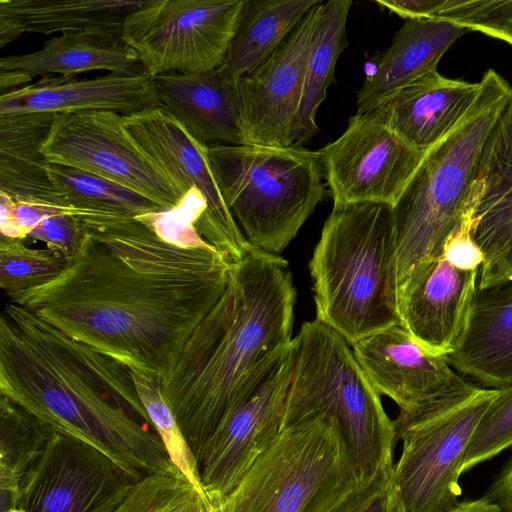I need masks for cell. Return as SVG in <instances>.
Segmentation results:
<instances>
[{
	"mask_svg": "<svg viewBox=\"0 0 512 512\" xmlns=\"http://www.w3.org/2000/svg\"><path fill=\"white\" fill-rule=\"evenodd\" d=\"M80 219L84 237L64 270L9 302L161 387L225 293L233 262L213 246L168 243L132 216Z\"/></svg>",
	"mask_w": 512,
	"mask_h": 512,
	"instance_id": "1",
	"label": "cell"
},
{
	"mask_svg": "<svg viewBox=\"0 0 512 512\" xmlns=\"http://www.w3.org/2000/svg\"><path fill=\"white\" fill-rule=\"evenodd\" d=\"M0 393L55 431L145 476L181 474L130 368L11 302L0 316Z\"/></svg>",
	"mask_w": 512,
	"mask_h": 512,
	"instance_id": "2",
	"label": "cell"
},
{
	"mask_svg": "<svg viewBox=\"0 0 512 512\" xmlns=\"http://www.w3.org/2000/svg\"><path fill=\"white\" fill-rule=\"evenodd\" d=\"M295 302L283 257L253 249L233 262L225 293L160 387L195 457L259 366L292 342Z\"/></svg>",
	"mask_w": 512,
	"mask_h": 512,
	"instance_id": "3",
	"label": "cell"
},
{
	"mask_svg": "<svg viewBox=\"0 0 512 512\" xmlns=\"http://www.w3.org/2000/svg\"><path fill=\"white\" fill-rule=\"evenodd\" d=\"M479 84L465 117L425 153L392 207L399 302L443 255L446 243L467 219L466 195L482 147L512 98L511 85L493 69Z\"/></svg>",
	"mask_w": 512,
	"mask_h": 512,
	"instance_id": "4",
	"label": "cell"
},
{
	"mask_svg": "<svg viewBox=\"0 0 512 512\" xmlns=\"http://www.w3.org/2000/svg\"><path fill=\"white\" fill-rule=\"evenodd\" d=\"M316 319L350 345L400 323L392 207L333 208L309 263Z\"/></svg>",
	"mask_w": 512,
	"mask_h": 512,
	"instance_id": "5",
	"label": "cell"
},
{
	"mask_svg": "<svg viewBox=\"0 0 512 512\" xmlns=\"http://www.w3.org/2000/svg\"><path fill=\"white\" fill-rule=\"evenodd\" d=\"M294 362L282 430L330 418L339 426L361 481L394 467L395 422L351 345L316 318L293 337Z\"/></svg>",
	"mask_w": 512,
	"mask_h": 512,
	"instance_id": "6",
	"label": "cell"
},
{
	"mask_svg": "<svg viewBox=\"0 0 512 512\" xmlns=\"http://www.w3.org/2000/svg\"><path fill=\"white\" fill-rule=\"evenodd\" d=\"M207 154L228 209L257 250L279 255L325 196L319 154L303 146L211 144Z\"/></svg>",
	"mask_w": 512,
	"mask_h": 512,
	"instance_id": "7",
	"label": "cell"
},
{
	"mask_svg": "<svg viewBox=\"0 0 512 512\" xmlns=\"http://www.w3.org/2000/svg\"><path fill=\"white\" fill-rule=\"evenodd\" d=\"M337 423L284 429L227 497L232 512H332L360 485Z\"/></svg>",
	"mask_w": 512,
	"mask_h": 512,
	"instance_id": "8",
	"label": "cell"
},
{
	"mask_svg": "<svg viewBox=\"0 0 512 512\" xmlns=\"http://www.w3.org/2000/svg\"><path fill=\"white\" fill-rule=\"evenodd\" d=\"M498 389H474L394 421L402 451L393 478L404 512H452L466 449Z\"/></svg>",
	"mask_w": 512,
	"mask_h": 512,
	"instance_id": "9",
	"label": "cell"
},
{
	"mask_svg": "<svg viewBox=\"0 0 512 512\" xmlns=\"http://www.w3.org/2000/svg\"><path fill=\"white\" fill-rule=\"evenodd\" d=\"M245 0H150L125 20L122 39L150 77L221 68Z\"/></svg>",
	"mask_w": 512,
	"mask_h": 512,
	"instance_id": "10",
	"label": "cell"
},
{
	"mask_svg": "<svg viewBox=\"0 0 512 512\" xmlns=\"http://www.w3.org/2000/svg\"><path fill=\"white\" fill-rule=\"evenodd\" d=\"M294 362L292 342L265 360L196 455L209 498L228 497L282 432Z\"/></svg>",
	"mask_w": 512,
	"mask_h": 512,
	"instance_id": "11",
	"label": "cell"
},
{
	"mask_svg": "<svg viewBox=\"0 0 512 512\" xmlns=\"http://www.w3.org/2000/svg\"><path fill=\"white\" fill-rule=\"evenodd\" d=\"M145 475L52 429L20 486L21 512H114Z\"/></svg>",
	"mask_w": 512,
	"mask_h": 512,
	"instance_id": "12",
	"label": "cell"
},
{
	"mask_svg": "<svg viewBox=\"0 0 512 512\" xmlns=\"http://www.w3.org/2000/svg\"><path fill=\"white\" fill-rule=\"evenodd\" d=\"M122 120L107 110L55 114L42 151L50 163L102 176L165 209L175 207L183 195L135 144Z\"/></svg>",
	"mask_w": 512,
	"mask_h": 512,
	"instance_id": "13",
	"label": "cell"
},
{
	"mask_svg": "<svg viewBox=\"0 0 512 512\" xmlns=\"http://www.w3.org/2000/svg\"><path fill=\"white\" fill-rule=\"evenodd\" d=\"M317 152L333 208L363 203L393 207L425 156L371 111L356 112L346 130Z\"/></svg>",
	"mask_w": 512,
	"mask_h": 512,
	"instance_id": "14",
	"label": "cell"
},
{
	"mask_svg": "<svg viewBox=\"0 0 512 512\" xmlns=\"http://www.w3.org/2000/svg\"><path fill=\"white\" fill-rule=\"evenodd\" d=\"M122 124L144 154L184 195L197 188L205 197L206 210L195 228L200 237L231 262L253 248L228 209L212 171L207 148L160 107L122 115Z\"/></svg>",
	"mask_w": 512,
	"mask_h": 512,
	"instance_id": "15",
	"label": "cell"
},
{
	"mask_svg": "<svg viewBox=\"0 0 512 512\" xmlns=\"http://www.w3.org/2000/svg\"><path fill=\"white\" fill-rule=\"evenodd\" d=\"M322 5H314L274 53L237 80L244 144L291 145Z\"/></svg>",
	"mask_w": 512,
	"mask_h": 512,
	"instance_id": "16",
	"label": "cell"
},
{
	"mask_svg": "<svg viewBox=\"0 0 512 512\" xmlns=\"http://www.w3.org/2000/svg\"><path fill=\"white\" fill-rule=\"evenodd\" d=\"M351 347L374 388L393 400L400 413H415L476 387L456 372L447 356L427 349L401 324Z\"/></svg>",
	"mask_w": 512,
	"mask_h": 512,
	"instance_id": "17",
	"label": "cell"
},
{
	"mask_svg": "<svg viewBox=\"0 0 512 512\" xmlns=\"http://www.w3.org/2000/svg\"><path fill=\"white\" fill-rule=\"evenodd\" d=\"M466 206L483 255L478 289L512 281V98L486 137Z\"/></svg>",
	"mask_w": 512,
	"mask_h": 512,
	"instance_id": "18",
	"label": "cell"
},
{
	"mask_svg": "<svg viewBox=\"0 0 512 512\" xmlns=\"http://www.w3.org/2000/svg\"><path fill=\"white\" fill-rule=\"evenodd\" d=\"M157 106L153 78L147 74L109 73L90 79L50 75L0 95V116L90 110L127 115Z\"/></svg>",
	"mask_w": 512,
	"mask_h": 512,
	"instance_id": "19",
	"label": "cell"
},
{
	"mask_svg": "<svg viewBox=\"0 0 512 512\" xmlns=\"http://www.w3.org/2000/svg\"><path fill=\"white\" fill-rule=\"evenodd\" d=\"M479 270L435 260L399 304L401 325L432 352L448 356L463 334L478 290Z\"/></svg>",
	"mask_w": 512,
	"mask_h": 512,
	"instance_id": "20",
	"label": "cell"
},
{
	"mask_svg": "<svg viewBox=\"0 0 512 512\" xmlns=\"http://www.w3.org/2000/svg\"><path fill=\"white\" fill-rule=\"evenodd\" d=\"M479 90V82L449 79L435 71L370 111L403 141L426 153L460 123Z\"/></svg>",
	"mask_w": 512,
	"mask_h": 512,
	"instance_id": "21",
	"label": "cell"
},
{
	"mask_svg": "<svg viewBox=\"0 0 512 512\" xmlns=\"http://www.w3.org/2000/svg\"><path fill=\"white\" fill-rule=\"evenodd\" d=\"M158 107L199 142L242 145L237 82L220 69L203 73H165L153 77Z\"/></svg>",
	"mask_w": 512,
	"mask_h": 512,
	"instance_id": "22",
	"label": "cell"
},
{
	"mask_svg": "<svg viewBox=\"0 0 512 512\" xmlns=\"http://www.w3.org/2000/svg\"><path fill=\"white\" fill-rule=\"evenodd\" d=\"M451 366L489 389L512 383V281L478 289Z\"/></svg>",
	"mask_w": 512,
	"mask_h": 512,
	"instance_id": "23",
	"label": "cell"
},
{
	"mask_svg": "<svg viewBox=\"0 0 512 512\" xmlns=\"http://www.w3.org/2000/svg\"><path fill=\"white\" fill-rule=\"evenodd\" d=\"M466 32L442 19L406 20L358 90L357 112L376 108L397 91L437 71L443 54Z\"/></svg>",
	"mask_w": 512,
	"mask_h": 512,
	"instance_id": "24",
	"label": "cell"
},
{
	"mask_svg": "<svg viewBox=\"0 0 512 512\" xmlns=\"http://www.w3.org/2000/svg\"><path fill=\"white\" fill-rule=\"evenodd\" d=\"M106 70L125 75L146 74L137 53L122 39V31L91 29L49 38L42 49L0 59V71L36 76L76 75Z\"/></svg>",
	"mask_w": 512,
	"mask_h": 512,
	"instance_id": "25",
	"label": "cell"
},
{
	"mask_svg": "<svg viewBox=\"0 0 512 512\" xmlns=\"http://www.w3.org/2000/svg\"><path fill=\"white\" fill-rule=\"evenodd\" d=\"M54 117L40 112L0 116V192L14 202L68 207L42 151Z\"/></svg>",
	"mask_w": 512,
	"mask_h": 512,
	"instance_id": "26",
	"label": "cell"
},
{
	"mask_svg": "<svg viewBox=\"0 0 512 512\" xmlns=\"http://www.w3.org/2000/svg\"><path fill=\"white\" fill-rule=\"evenodd\" d=\"M135 0H0V48L24 33L49 35L91 29L122 31L146 4Z\"/></svg>",
	"mask_w": 512,
	"mask_h": 512,
	"instance_id": "27",
	"label": "cell"
},
{
	"mask_svg": "<svg viewBox=\"0 0 512 512\" xmlns=\"http://www.w3.org/2000/svg\"><path fill=\"white\" fill-rule=\"evenodd\" d=\"M321 0H245L220 71L237 80L266 60Z\"/></svg>",
	"mask_w": 512,
	"mask_h": 512,
	"instance_id": "28",
	"label": "cell"
},
{
	"mask_svg": "<svg viewBox=\"0 0 512 512\" xmlns=\"http://www.w3.org/2000/svg\"><path fill=\"white\" fill-rule=\"evenodd\" d=\"M351 0L323 2L307 60L304 88L291 145L302 146L318 131L316 114L334 82L335 66L347 46L346 26Z\"/></svg>",
	"mask_w": 512,
	"mask_h": 512,
	"instance_id": "29",
	"label": "cell"
},
{
	"mask_svg": "<svg viewBox=\"0 0 512 512\" xmlns=\"http://www.w3.org/2000/svg\"><path fill=\"white\" fill-rule=\"evenodd\" d=\"M52 428L9 397H0V512H21L20 486L43 454Z\"/></svg>",
	"mask_w": 512,
	"mask_h": 512,
	"instance_id": "30",
	"label": "cell"
},
{
	"mask_svg": "<svg viewBox=\"0 0 512 512\" xmlns=\"http://www.w3.org/2000/svg\"><path fill=\"white\" fill-rule=\"evenodd\" d=\"M49 174L68 207L91 215L137 217L165 209L130 188L81 169L50 163Z\"/></svg>",
	"mask_w": 512,
	"mask_h": 512,
	"instance_id": "31",
	"label": "cell"
},
{
	"mask_svg": "<svg viewBox=\"0 0 512 512\" xmlns=\"http://www.w3.org/2000/svg\"><path fill=\"white\" fill-rule=\"evenodd\" d=\"M130 370L142 404L171 462L201 496L209 500L201 483L196 457L164 400L159 383L143 373Z\"/></svg>",
	"mask_w": 512,
	"mask_h": 512,
	"instance_id": "32",
	"label": "cell"
},
{
	"mask_svg": "<svg viewBox=\"0 0 512 512\" xmlns=\"http://www.w3.org/2000/svg\"><path fill=\"white\" fill-rule=\"evenodd\" d=\"M67 261L49 250L35 249L24 239L0 237V286L8 298L58 276Z\"/></svg>",
	"mask_w": 512,
	"mask_h": 512,
	"instance_id": "33",
	"label": "cell"
},
{
	"mask_svg": "<svg viewBox=\"0 0 512 512\" xmlns=\"http://www.w3.org/2000/svg\"><path fill=\"white\" fill-rule=\"evenodd\" d=\"M208 504L182 474L159 473L138 482L114 512H203Z\"/></svg>",
	"mask_w": 512,
	"mask_h": 512,
	"instance_id": "34",
	"label": "cell"
},
{
	"mask_svg": "<svg viewBox=\"0 0 512 512\" xmlns=\"http://www.w3.org/2000/svg\"><path fill=\"white\" fill-rule=\"evenodd\" d=\"M512 446V383L498 389L464 454L461 473Z\"/></svg>",
	"mask_w": 512,
	"mask_h": 512,
	"instance_id": "35",
	"label": "cell"
},
{
	"mask_svg": "<svg viewBox=\"0 0 512 512\" xmlns=\"http://www.w3.org/2000/svg\"><path fill=\"white\" fill-rule=\"evenodd\" d=\"M435 18L512 45V0H444Z\"/></svg>",
	"mask_w": 512,
	"mask_h": 512,
	"instance_id": "36",
	"label": "cell"
},
{
	"mask_svg": "<svg viewBox=\"0 0 512 512\" xmlns=\"http://www.w3.org/2000/svg\"><path fill=\"white\" fill-rule=\"evenodd\" d=\"M203 194L193 188L173 208L137 216L164 241L183 248L211 246L198 234L195 224L206 210Z\"/></svg>",
	"mask_w": 512,
	"mask_h": 512,
	"instance_id": "37",
	"label": "cell"
},
{
	"mask_svg": "<svg viewBox=\"0 0 512 512\" xmlns=\"http://www.w3.org/2000/svg\"><path fill=\"white\" fill-rule=\"evenodd\" d=\"M392 468L361 481L358 488L332 512H404Z\"/></svg>",
	"mask_w": 512,
	"mask_h": 512,
	"instance_id": "38",
	"label": "cell"
},
{
	"mask_svg": "<svg viewBox=\"0 0 512 512\" xmlns=\"http://www.w3.org/2000/svg\"><path fill=\"white\" fill-rule=\"evenodd\" d=\"M84 228L79 216L63 214L41 221L25 239L46 243L47 248L61 255L67 262L81 246Z\"/></svg>",
	"mask_w": 512,
	"mask_h": 512,
	"instance_id": "39",
	"label": "cell"
},
{
	"mask_svg": "<svg viewBox=\"0 0 512 512\" xmlns=\"http://www.w3.org/2000/svg\"><path fill=\"white\" fill-rule=\"evenodd\" d=\"M443 256L456 268L480 270L483 255L471 237L469 213L461 228L446 243Z\"/></svg>",
	"mask_w": 512,
	"mask_h": 512,
	"instance_id": "40",
	"label": "cell"
},
{
	"mask_svg": "<svg viewBox=\"0 0 512 512\" xmlns=\"http://www.w3.org/2000/svg\"><path fill=\"white\" fill-rule=\"evenodd\" d=\"M375 3L406 20L434 19L444 0H376Z\"/></svg>",
	"mask_w": 512,
	"mask_h": 512,
	"instance_id": "41",
	"label": "cell"
},
{
	"mask_svg": "<svg viewBox=\"0 0 512 512\" xmlns=\"http://www.w3.org/2000/svg\"><path fill=\"white\" fill-rule=\"evenodd\" d=\"M504 512H512V460L498 474L484 496Z\"/></svg>",
	"mask_w": 512,
	"mask_h": 512,
	"instance_id": "42",
	"label": "cell"
},
{
	"mask_svg": "<svg viewBox=\"0 0 512 512\" xmlns=\"http://www.w3.org/2000/svg\"><path fill=\"white\" fill-rule=\"evenodd\" d=\"M452 512H504V510L498 504L482 497L473 501L460 502Z\"/></svg>",
	"mask_w": 512,
	"mask_h": 512,
	"instance_id": "43",
	"label": "cell"
},
{
	"mask_svg": "<svg viewBox=\"0 0 512 512\" xmlns=\"http://www.w3.org/2000/svg\"><path fill=\"white\" fill-rule=\"evenodd\" d=\"M205 512H232L227 497H212L209 498Z\"/></svg>",
	"mask_w": 512,
	"mask_h": 512,
	"instance_id": "44",
	"label": "cell"
},
{
	"mask_svg": "<svg viewBox=\"0 0 512 512\" xmlns=\"http://www.w3.org/2000/svg\"><path fill=\"white\" fill-rule=\"evenodd\" d=\"M206 507H207V506H206ZM205 509H206V508H205ZM203 512H205V510H204Z\"/></svg>",
	"mask_w": 512,
	"mask_h": 512,
	"instance_id": "45",
	"label": "cell"
}]
</instances>
